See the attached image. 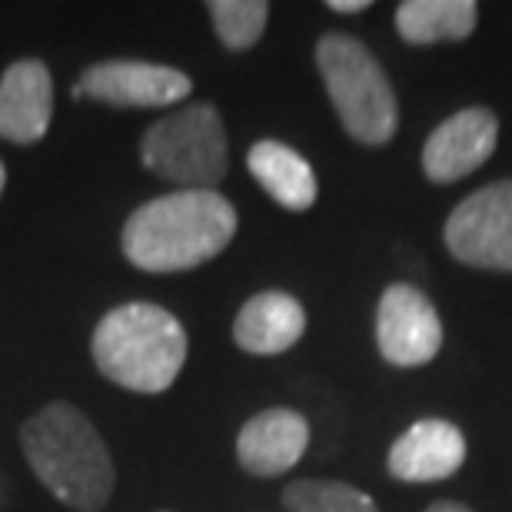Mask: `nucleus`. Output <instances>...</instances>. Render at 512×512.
<instances>
[{
  "mask_svg": "<svg viewBox=\"0 0 512 512\" xmlns=\"http://www.w3.org/2000/svg\"><path fill=\"white\" fill-rule=\"evenodd\" d=\"M213 30L227 50H250L263 37L266 20H270V4L263 0H213L207 7Z\"/></svg>",
  "mask_w": 512,
  "mask_h": 512,
  "instance_id": "nucleus-17",
  "label": "nucleus"
},
{
  "mask_svg": "<svg viewBox=\"0 0 512 512\" xmlns=\"http://www.w3.org/2000/svg\"><path fill=\"white\" fill-rule=\"evenodd\" d=\"M4 183H7V170H4V163H0V193H4Z\"/></svg>",
  "mask_w": 512,
  "mask_h": 512,
  "instance_id": "nucleus-20",
  "label": "nucleus"
},
{
  "mask_svg": "<svg viewBox=\"0 0 512 512\" xmlns=\"http://www.w3.org/2000/svg\"><path fill=\"white\" fill-rule=\"evenodd\" d=\"M310 423L296 409H263L237 436V459L250 476H280L303 459Z\"/></svg>",
  "mask_w": 512,
  "mask_h": 512,
  "instance_id": "nucleus-11",
  "label": "nucleus"
},
{
  "mask_svg": "<svg viewBox=\"0 0 512 512\" xmlns=\"http://www.w3.org/2000/svg\"><path fill=\"white\" fill-rule=\"evenodd\" d=\"M286 512H380L363 489L340 479H296L283 489Z\"/></svg>",
  "mask_w": 512,
  "mask_h": 512,
  "instance_id": "nucleus-16",
  "label": "nucleus"
},
{
  "mask_svg": "<svg viewBox=\"0 0 512 512\" xmlns=\"http://www.w3.org/2000/svg\"><path fill=\"white\" fill-rule=\"evenodd\" d=\"M479 7L473 0H406L396 7V30L406 44L466 40L476 30Z\"/></svg>",
  "mask_w": 512,
  "mask_h": 512,
  "instance_id": "nucleus-15",
  "label": "nucleus"
},
{
  "mask_svg": "<svg viewBox=\"0 0 512 512\" xmlns=\"http://www.w3.org/2000/svg\"><path fill=\"white\" fill-rule=\"evenodd\" d=\"M423 512H469V509L459 506V503H449V499H443V503H433V506L423 509Z\"/></svg>",
  "mask_w": 512,
  "mask_h": 512,
  "instance_id": "nucleus-19",
  "label": "nucleus"
},
{
  "mask_svg": "<svg viewBox=\"0 0 512 512\" xmlns=\"http://www.w3.org/2000/svg\"><path fill=\"white\" fill-rule=\"evenodd\" d=\"M193 80L177 67L150 60H100L77 77L74 97L107 107H173L187 100Z\"/></svg>",
  "mask_w": 512,
  "mask_h": 512,
  "instance_id": "nucleus-7",
  "label": "nucleus"
},
{
  "mask_svg": "<svg viewBox=\"0 0 512 512\" xmlns=\"http://www.w3.org/2000/svg\"><path fill=\"white\" fill-rule=\"evenodd\" d=\"M187 330L157 303L114 306L90 336L100 376L133 393H167L187 363Z\"/></svg>",
  "mask_w": 512,
  "mask_h": 512,
  "instance_id": "nucleus-3",
  "label": "nucleus"
},
{
  "mask_svg": "<svg viewBox=\"0 0 512 512\" xmlns=\"http://www.w3.org/2000/svg\"><path fill=\"white\" fill-rule=\"evenodd\" d=\"M376 343L386 363L423 366L443 346V323L416 286L393 283L376 310Z\"/></svg>",
  "mask_w": 512,
  "mask_h": 512,
  "instance_id": "nucleus-8",
  "label": "nucleus"
},
{
  "mask_svg": "<svg viewBox=\"0 0 512 512\" xmlns=\"http://www.w3.org/2000/svg\"><path fill=\"white\" fill-rule=\"evenodd\" d=\"M140 160L150 173L177 183L180 190H217L230 167L220 110L213 104L173 110L143 133Z\"/></svg>",
  "mask_w": 512,
  "mask_h": 512,
  "instance_id": "nucleus-5",
  "label": "nucleus"
},
{
  "mask_svg": "<svg viewBox=\"0 0 512 512\" xmlns=\"http://www.w3.org/2000/svg\"><path fill=\"white\" fill-rule=\"evenodd\" d=\"M306 330V313L296 296L266 290L240 306L233 320V340L243 353L253 356H276L300 343Z\"/></svg>",
  "mask_w": 512,
  "mask_h": 512,
  "instance_id": "nucleus-13",
  "label": "nucleus"
},
{
  "mask_svg": "<svg viewBox=\"0 0 512 512\" xmlns=\"http://www.w3.org/2000/svg\"><path fill=\"white\" fill-rule=\"evenodd\" d=\"M253 180L286 210H310L316 200V177L293 147L280 140H260L247 153Z\"/></svg>",
  "mask_w": 512,
  "mask_h": 512,
  "instance_id": "nucleus-14",
  "label": "nucleus"
},
{
  "mask_svg": "<svg viewBox=\"0 0 512 512\" xmlns=\"http://www.w3.org/2000/svg\"><path fill=\"white\" fill-rule=\"evenodd\" d=\"M316 67L336 117L353 140L366 147H383L393 140L399 124L396 94L363 40L350 34H323L316 40Z\"/></svg>",
  "mask_w": 512,
  "mask_h": 512,
  "instance_id": "nucleus-4",
  "label": "nucleus"
},
{
  "mask_svg": "<svg viewBox=\"0 0 512 512\" xmlns=\"http://www.w3.org/2000/svg\"><path fill=\"white\" fill-rule=\"evenodd\" d=\"M54 117V80L44 60L27 57L7 67L0 77V140L30 143L44 140Z\"/></svg>",
  "mask_w": 512,
  "mask_h": 512,
  "instance_id": "nucleus-10",
  "label": "nucleus"
},
{
  "mask_svg": "<svg viewBox=\"0 0 512 512\" xmlns=\"http://www.w3.org/2000/svg\"><path fill=\"white\" fill-rule=\"evenodd\" d=\"M326 7L336 14H360V10H370V0H330Z\"/></svg>",
  "mask_w": 512,
  "mask_h": 512,
  "instance_id": "nucleus-18",
  "label": "nucleus"
},
{
  "mask_svg": "<svg viewBox=\"0 0 512 512\" xmlns=\"http://www.w3.org/2000/svg\"><path fill=\"white\" fill-rule=\"evenodd\" d=\"M446 247L466 266L512 273V180L469 193L449 213Z\"/></svg>",
  "mask_w": 512,
  "mask_h": 512,
  "instance_id": "nucleus-6",
  "label": "nucleus"
},
{
  "mask_svg": "<svg viewBox=\"0 0 512 512\" xmlns=\"http://www.w3.org/2000/svg\"><path fill=\"white\" fill-rule=\"evenodd\" d=\"M499 120L493 110L469 107L443 120L423 147V170L433 183H456L493 157Z\"/></svg>",
  "mask_w": 512,
  "mask_h": 512,
  "instance_id": "nucleus-9",
  "label": "nucleus"
},
{
  "mask_svg": "<svg viewBox=\"0 0 512 512\" xmlns=\"http://www.w3.org/2000/svg\"><path fill=\"white\" fill-rule=\"evenodd\" d=\"M237 233V210L217 190H173L124 223V256L147 273H180L213 260Z\"/></svg>",
  "mask_w": 512,
  "mask_h": 512,
  "instance_id": "nucleus-1",
  "label": "nucleus"
},
{
  "mask_svg": "<svg viewBox=\"0 0 512 512\" xmlns=\"http://www.w3.org/2000/svg\"><path fill=\"white\" fill-rule=\"evenodd\" d=\"M20 449L47 493L77 512H100L114 496L107 439L74 403H47L20 426Z\"/></svg>",
  "mask_w": 512,
  "mask_h": 512,
  "instance_id": "nucleus-2",
  "label": "nucleus"
},
{
  "mask_svg": "<svg viewBox=\"0 0 512 512\" xmlns=\"http://www.w3.org/2000/svg\"><path fill=\"white\" fill-rule=\"evenodd\" d=\"M466 459L463 433L446 419H419L389 449V476L403 483H439Z\"/></svg>",
  "mask_w": 512,
  "mask_h": 512,
  "instance_id": "nucleus-12",
  "label": "nucleus"
}]
</instances>
